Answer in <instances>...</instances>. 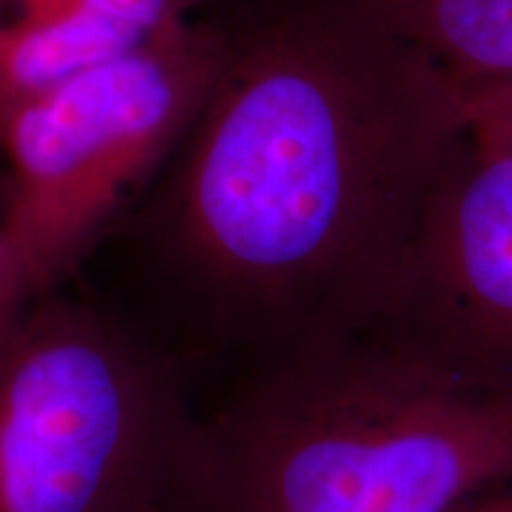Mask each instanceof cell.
<instances>
[{
	"label": "cell",
	"mask_w": 512,
	"mask_h": 512,
	"mask_svg": "<svg viewBox=\"0 0 512 512\" xmlns=\"http://www.w3.org/2000/svg\"><path fill=\"white\" fill-rule=\"evenodd\" d=\"M202 112L110 238L117 306L242 373L373 328L470 133L456 81L361 0H207Z\"/></svg>",
	"instance_id": "1"
},
{
	"label": "cell",
	"mask_w": 512,
	"mask_h": 512,
	"mask_svg": "<svg viewBox=\"0 0 512 512\" xmlns=\"http://www.w3.org/2000/svg\"><path fill=\"white\" fill-rule=\"evenodd\" d=\"M512 472V384L368 328L204 411L200 512H456Z\"/></svg>",
	"instance_id": "2"
},
{
	"label": "cell",
	"mask_w": 512,
	"mask_h": 512,
	"mask_svg": "<svg viewBox=\"0 0 512 512\" xmlns=\"http://www.w3.org/2000/svg\"><path fill=\"white\" fill-rule=\"evenodd\" d=\"M192 368L107 299L53 290L0 349V512H200Z\"/></svg>",
	"instance_id": "3"
},
{
	"label": "cell",
	"mask_w": 512,
	"mask_h": 512,
	"mask_svg": "<svg viewBox=\"0 0 512 512\" xmlns=\"http://www.w3.org/2000/svg\"><path fill=\"white\" fill-rule=\"evenodd\" d=\"M223 60L207 12L24 102L0 124V223L31 297L105 245L202 112Z\"/></svg>",
	"instance_id": "4"
},
{
	"label": "cell",
	"mask_w": 512,
	"mask_h": 512,
	"mask_svg": "<svg viewBox=\"0 0 512 512\" xmlns=\"http://www.w3.org/2000/svg\"><path fill=\"white\" fill-rule=\"evenodd\" d=\"M373 328L512 384V145L470 128Z\"/></svg>",
	"instance_id": "5"
},
{
	"label": "cell",
	"mask_w": 512,
	"mask_h": 512,
	"mask_svg": "<svg viewBox=\"0 0 512 512\" xmlns=\"http://www.w3.org/2000/svg\"><path fill=\"white\" fill-rule=\"evenodd\" d=\"M207 0H0V124L24 102L143 50Z\"/></svg>",
	"instance_id": "6"
},
{
	"label": "cell",
	"mask_w": 512,
	"mask_h": 512,
	"mask_svg": "<svg viewBox=\"0 0 512 512\" xmlns=\"http://www.w3.org/2000/svg\"><path fill=\"white\" fill-rule=\"evenodd\" d=\"M456 86L512 81V0H361Z\"/></svg>",
	"instance_id": "7"
},
{
	"label": "cell",
	"mask_w": 512,
	"mask_h": 512,
	"mask_svg": "<svg viewBox=\"0 0 512 512\" xmlns=\"http://www.w3.org/2000/svg\"><path fill=\"white\" fill-rule=\"evenodd\" d=\"M460 93L470 128L512 145V81L467 86Z\"/></svg>",
	"instance_id": "8"
},
{
	"label": "cell",
	"mask_w": 512,
	"mask_h": 512,
	"mask_svg": "<svg viewBox=\"0 0 512 512\" xmlns=\"http://www.w3.org/2000/svg\"><path fill=\"white\" fill-rule=\"evenodd\" d=\"M34 302L17 256L12 252L8 235L0 223V349L8 342L10 332L15 330L19 316Z\"/></svg>",
	"instance_id": "9"
},
{
	"label": "cell",
	"mask_w": 512,
	"mask_h": 512,
	"mask_svg": "<svg viewBox=\"0 0 512 512\" xmlns=\"http://www.w3.org/2000/svg\"><path fill=\"white\" fill-rule=\"evenodd\" d=\"M456 512H512V472L486 486Z\"/></svg>",
	"instance_id": "10"
}]
</instances>
